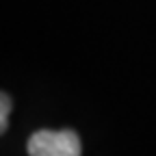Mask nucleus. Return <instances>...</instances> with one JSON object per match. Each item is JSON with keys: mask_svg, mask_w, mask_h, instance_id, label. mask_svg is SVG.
<instances>
[{"mask_svg": "<svg viewBox=\"0 0 156 156\" xmlns=\"http://www.w3.org/2000/svg\"><path fill=\"white\" fill-rule=\"evenodd\" d=\"M11 98L0 91V134H5L7 128H9V115H11Z\"/></svg>", "mask_w": 156, "mask_h": 156, "instance_id": "2", "label": "nucleus"}, {"mask_svg": "<svg viewBox=\"0 0 156 156\" xmlns=\"http://www.w3.org/2000/svg\"><path fill=\"white\" fill-rule=\"evenodd\" d=\"M30 156H80V136L74 130H37L28 139Z\"/></svg>", "mask_w": 156, "mask_h": 156, "instance_id": "1", "label": "nucleus"}]
</instances>
